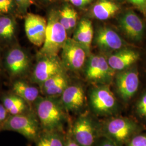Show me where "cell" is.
<instances>
[{
	"label": "cell",
	"instance_id": "cell-1",
	"mask_svg": "<svg viewBox=\"0 0 146 146\" xmlns=\"http://www.w3.org/2000/svg\"><path fill=\"white\" fill-rule=\"evenodd\" d=\"M67 39V31L60 22L59 13L52 11L47 21L45 40L40 54L41 56H58Z\"/></svg>",
	"mask_w": 146,
	"mask_h": 146
},
{
	"label": "cell",
	"instance_id": "cell-2",
	"mask_svg": "<svg viewBox=\"0 0 146 146\" xmlns=\"http://www.w3.org/2000/svg\"><path fill=\"white\" fill-rule=\"evenodd\" d=\"M37 114L42 127L48 131L60 129L64 120L62 107L51 97L40 98L36 102Z\"/></svg>",
	"mask_w": 146,
	"mask_h": 146
},
{
	"label": "cell",
	"instance_id": "cell-3",
	"mask_svg": "<svg viewBox=\"0 0 146 146\" xmlns=\"http://www.w3.org/2000/svg\"><path fill=\"white\" fill-rule=\"evenodd\" d=\"M3 128L17 132L29 140L35 139L38 133L36 121L29 115H11L4 121Z\"/></svg>",
	"mask_w": 146,
	"mask_h": 146
},
{
	"label": "cell",
	"instance_id": "cell-4",
	"mask_svg": "<svg viewBox=\"0 0 146 146\" xmlns=\"http://www.w3.org/2000/svg\"><path fill=\"white\" fill-rule=\"evenodd\" d=\"M86 49L73 38H68L62 48V62L64 67L73 71L84 66L87 54Z\"/></svg>",
	"mask_w": 146,
	"mask_h": 146
},
{
	"label": "cell",
	"instance_id": "cell-5",
	"mask_svg": "<svg viewBox=\"0 0 146 146\" xmlns=\"http://www.w3.org/2000/svg\"><path fill=\"white\" fill-rule=\"evenodd\" d=\"M62 62L58 56H42L37 63L33 74V80L40 85L52 76L64 73Z\"/></svg>",
	"mask_w": 146,
	"mask_h": 146
},
{
	"label": "cell",
	"instance_id": "cell-6",
	"mask_svg": "<svg viewBox=\"0 0 146 146\" xmlns=\"http://www.w3.org/2000/svg\"><path fill=\"white\" fill-rule=\"evenodd\" d=\"M115 74L106 58L101 55H92L89 58L86 69L87 78L93 82L109 81Z\"/></svg>",
	"mask_w": 146,
	"mask_h": 146
},
{
	"label": "cell",
	"instance_id": "cell-7",
	"mask_svg": "<svg viewBox=\"0 0 146 146\" xmlns=\"http://www.w3.org/2000/svg\"><path fill=\"white\" fill-rule=\"evenodd\" d=\"M47 22L41 16L33 13L27 14L25 19V28L27 36L34 45L43 46L46 37Z\"/></svg>",
	"mask_w": 146,
	"mask_h": 146
},
{
	"label": "cell",
	"instance_id": "cell-8",
	"mask_svg": "<svg viewBox=\"0 0 146 146\" xmlns=\"http://www.w3.org/2000/svg\"><path fill=\"white\" fill-rule=\"evenodd\" d=\"M91 105L100 114H110L116 108V102L114 94L107 87L94 89L90 95Z\"/></svg>",
	"mask_w": 146,
	"mask_h": 146
},
{
	"label": "cell",
	"instance_id": "cell-9",
	"mask_svg": "<svg viewBox=\"0 0 146 146\" xmlns=\"http://www.w3.org/2000/svg\"><path fill=\"white\" fill-rule=\"evenodd\" d=\"M73 139L80 146H92L94 144L95 130L87 116H82L75 121L73 128Z\"/></svg>",
	"mask_w": 146,
	"mask_h": 146
},
{
	"label": "cell",
	"instance_id": "cell-10",
	"mask_svg": "<svg viewBox=\"0 0 146 146\" xmlns=\"http://www.w3.org/2000/svg\"><path fill=\"white\" fill-rule=\"evenodd\" d=\"M134 125L127 119L115 118L107 123L106 131L110 139L120 143L127 141L134 131Z\"/></svg>",
	"mask_w": 146,
	"mask_h": 146
},
{
	"label": "cell",
	"instance_id": "cell-11",
	"mask_svg": "<svg viewBox=\"0 0 146 146\" xmlns=\"http://www.w3.org/2000/svg\"><path fill=\"white\" fill-rule=\"evenodd\" d=\"M116 84L121 98L125 101L131 99L139 88L138 74L133 70L119 73L116 77Z\"/></svg>",
	"mask_w": 146,
	"mask_h": 146
},
{
	"label": "cell",
	"instance_id": "cell-12",
	"mask_svg": "<svg viewBox=\"0 0 146 146\" xmlns=\"http://www.w3.org/2000/svg\"><path fill=\"white\" fill-rule=\"evenodd\" d=\"M120 26L127 36L133 40H140L143 35L145 25L140 17L134 12L125 13L120 20Z\"/></svg>",
	"mask_w": 146,
	"mask_h": 146
},
{
	"label": "cell",
	"instance_id": "cell-13",
	"mask_svg": "<svg viewBox=\"0 0 146 146\" xmlns=\"http://www.w3.org/2000/svg\"><path fill=\"white\" fill-rule=\"evenodd\" d=\"M95 42L99 48L107 51L119 50L123 46L119 34L108 27H102L98 31Z\"/></svg>",
	"mask_w": 146,
	"mask_h": 146
},
{
	"label": "cell",
	"instance_id": "cell-14",
	"mask_svg": "<svg viewBox=\"0 0 146 146\" xmlns=\"http://www.w3.org/2000/svg\"><path fill=\"white\" fill-rule=\"evenodd\" d=\"M85 95L84 90L79 86H68L61 95V104L68 110L81 108L84 104Z\"/></svg>",
	"mask_w": 146,
	"mask_h": 146
},
{
	"label": "cell",
	"instance_id": "cell-15",
	"mask_svg": "<svg viewBox=\"0 0 146 146\" xmlns=\"http://www.w3.org/2000/svg\"><path fill=\"white\" fill-rule=\"evenodd\" d=\"M139 57V54L135 51L124 49L111 55L107 61L114 71H122L136 62Z\"/></svg>",
	"mask_w": 146,
	"mask_h": 146
},
{
	"label": "cell",
	"instance_id": "cell-16",
	"mask_svg": "<svg viewBox=\"0 0 146 146\" xmlns=\"http://www.w3.org/2000/svg\"><path fill=\"white\" fill-rule=\"evenodd\" d=\"M6 64L12 74L18 75L26 71L29 66V60L23 51L15 48L12 49L7 55Z\"/></svg>",
	"mask_w": 146,
	"mask_h": 146
},
{
	"label": "cell",
	"instance_id": "cell-17",
	"mask_svg": "<svg viewBox=\"0 0 146 146\" xmlns=\"http://www.w3.org/2000/svg\"><path fill=\"white\" fill-rule=\"evenodd\" d=\"M40 86L44 94L52 98L62 95L68 86V81L64 73H60L48 79Z\"/></svg>",
	"mask_w": 146,
	"mask_h": 146
},
{
	"label": "cell",
	"instance_id": "cell-18",
	"mask_svg": "<svg viewBox=\"0 0 146 146\" xmlns=\"http://www.w3.org/2000/svg\"><path fill=\"white\" fill-rule=\"evenodd\" d=\"M93 37V28L92 22L87 19L81 20L75 32L73 39L79 43L89 52Z\"/></svg>",
	"mask_w": 146,
	"mask_h": 146
},
{
	"label": "cell",
	"instance_id": "cell-19",
	"mask_svg": "<svg viewBox=\"0 0 146 146\" xmlns=\"http://www.w3.org/2000/svg\"><path fill=\"white\" fill-rule=\"evenodd\" d=\"M120 9L119 6L110 0H99L93 8L94 17L100 20L108 19Z\"/></svg>",
	"mask_w": 146,
	"mask_h": 146
},
{
	"label": "cell",
	"instance_id": "cell-20",
	"mask_svg": "<svg viewBox=\"0 0 146 146\" xmlns=\"http://www.w3.org/2000/svg\"><path fill=\"white\" fill-rule=\"evenodd\" d=\"M13 90L17 96L28 102H33L38 97L39 91L36 88L21 81L14 83Z\"/></svg>",
	"mask_w": 146,
	"mask_h": 146
},
{
	"label": "cell",
	"instance_id": "cell-21",
	"mask_svg": "<svg viewBox=\"0 0 146 146\" xmlns=\"http://www.w3.org/2000/svg\"><path fill=\"white\" fill-rule=\"evenodd\" d=\"M3 106L11 115H19L26 109L25 100L18 96H8L3 99Z\"/></svg>",
	"mask_w": 146,
	"mask_h": 146
},
{
	"label": "cell",
	"instance_id": "cell-22",
	"mask_svg": "<svg viewBox=\"0 0 146 146\" xmlns=\"http://www.w3.org/2000/svg\"><path fill=\"white\" fill-rule=\"evenodd\" d=\"M62 136L56 131H48L41 136L37 146H65Z\"/></svg>",
	"mask_w": 146,
	"mask_h": 146
},
{
	"label": "cell",
	"instance_id": "cell-23",
	"mask_svg": "<svg viewBox=\"0 0 146 146\" xmlns=\"http://www.w3.org/2000/svg\"><path fill=\"white\" fill-rule=\"evenodd\" d=\"M15 25L14 21L8 17H0V36L10 38L14 35Z\"/></svg>",
	"mask_w": 146,
	"mask_h": 146
},
{
	"label": "cell",
	"instance_id": "cell-24",
	"mask_svg": "<svg viewBox=\"0 0 146 146\" xmlns=\"http://www.w3.org/2000/svg\"><path fill=\"white\" fill-rule=\"evenodd\" d=\"M60 22L66 31L70 30L68 16V5L64 6L62 9L59 12Z\"/></svg>",
	"mask_w": 146,
	"mask_h": 146
},
{
	"label": "cell",
	"instance_id": "cell-25",
	"mask_svg": "<svg viewBox=\"0 0 146 146\" xmlns=\"http://www.w3.org/2000/svg\"><path fill=\"white\" fill-rule=\"evenodd\" d=\"M68 20L70 29H72L76 26L77 22L78 13L72 7L68 5Z\"/></svg>",
	"mask_w": 146,
	"mask_h": 146
},
{
	"label": "cell",
	"instance_id": "cell-26",
	"mask_svg": "<svg viewBox=\"0 0 146 146\" xmlns=\"http://www.w3.org/2000/svg\"><path fill=\"white\" fill-rule=\"evenodd\" d=\"M13 7V0H0V13H8Z\"/></svg>",
	"mask_w": 146,
	"mask_h": 146
},
{
	"label": "cell",
	"instance_id": "cell-27",
	"mask_svg": "<svg viewBox=\"0 0 146 146\" xmlns=\"http://www.w3.org/2000/svg\"><path fill=\"white\" fill-rule=\"evenodd\" d=\"M128 146H146V135L136 136L132 139Z\"/></svg>",
	"mask_w": 146,
	"mask_h": 146
},
{
	"label": "cell",
	"instance_id": "cell-28",
	"mask_svg": "<svg viewBox=\"0 0 146 146\" xmlns=\"http://www.w3.org/2000/svg\"><path fill=\"white\" fill-rule=\"evenodd\" d=\"M137 111L141 116L146 118V94H145L137 104Z\"/></svg>",
	"mask_w": 146,
	"mask_h": 146
},
{
	"label": "cell",
	"instance_id": "cell-29",
	"mask_svg": "<svg viewBox=\"0 0 146 146\" xmlns=\"http://www.w3.org/2000/svg\"><path fill=\"white\" fill-rule=\"evenodd\" d=\"M72 5L77 7H84L92 3L93 0H68Z\"/></svg>",
	"mask_w": 146,
	"mask_h": 146
},
{
	"label": "cell",
	"instance_id": "cell-30",
	"mask_svg": "<svg viewBox=\"0 0 146 146\" xmlns=\"http://www.w3.org/2000/svg\"><path fill=\"white\" fill-rule=\"evenodd\" d=\"M8 111L4 106L0 104V122L5 121L7 119Z\"/></svg>",
	"mask_w": 146,
	"mask_h": 146
},
{
	"label": "cell",
	"instance_id": "cell-31",
	"mask_svg": "<svg viewBox=\"0 0 146 146\" xmlns=\"http://www.w3.org/2000/svg\"><path fill=\"white\" fill-rule=\"evenodd\" d=\"M99 146H117L115 142L111 139H104L101 141Z\"/></svg>",
	"mask_w": 146,
	"mask_h": 146
},
{
	"label": "cell",
	"instance_id": "cell-32",
	"mask_svg": "<svg viewBox=\"0 0 146 146\" xmlns=\"http://www.w3.org/2000/svg\"><path fill=\"white\" fill-rule=\"evenodd\" d=\"M65 146H80L78 143L71 137H68L65 142Z\"/></svg>",
	"mask_w": 146,
	"mask_h": 146
},
{
	"label": "cell",
	"instance_id": "cell-33",
	"mask_svg": "<svg viewBox=\"0 0 146 146\" xmlns=\"http://www.w3.org/2000/svg\"><path fill=\"white\" fill-rule=\"evenodd\" d=\"M128 1L133 5L137 6L143 5L146 2V0H128Z\"/></svg>",
	"mask_w": 146,
	"mask_h": 146
},
{
	"label": "cell",
	"instance_id": "cell-34",
	"mask_svg": "<svg viewBox=\"0 0 146 146\" xmlns=\"http://www.w3.org/2000/svg\"><path fill=\"white\" fill-rule=\"evenodd\" d=\"M15 1L20 5H26L25 0H15Z\"/></svg>",
	"mask_w": 146,
	"mask_h": 146
},
{
	"label": "cell",
	"instance_id": "cell-35",
	"mask_svg": "<svg viewBox=\"0 0 146 146\" xmlns=\"http://www.w3.org/2000/svg\"><path fill=\"white\" fill-rule=\"evenodd\" d=\"M26 5H29L33 3V0H25Z\"/></svg>",
	"mask_w": 146,
	"mask_h": 146
},
{
	"label": "cell",
	"instance_id": "cell-36",
	"mask_svg": "<svg viewBox=\"0 0 146 146\" xmlns=\"http://www.w3.org/2000/svg\"><path fill=\"white\" fill-rule=\"evenodd\" d=\"M145 4H146V3H145Z\"/></svg>",
	"mask_w": 146,
	"mask_h": 146
}]
</instances>
